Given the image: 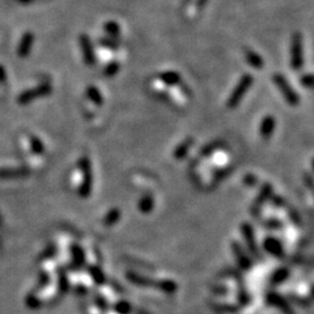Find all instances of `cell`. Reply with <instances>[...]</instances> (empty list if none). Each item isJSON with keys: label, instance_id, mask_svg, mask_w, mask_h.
Wrapping results in <instances>:
<instances>
[{"label": "cell", "instance_id": "obj_8", "mask_svg": "<svg viewBox=\"0 0 314 314\" xmlns=\"http://www.w3.org/2000/svg\"><path fill=\"white\" fill-rule=\"evenodd\" d=\"M245 56H246V61H247L248 64L252 67H254V69L260 70L264 66L263 58H262L260 54L255 53V51L247 50V51H246Z\"/></svg>", "mask_w": 314, "mask_h": 314}, {"label": "cell", "instance_id": "obj_4", "mask_svg": "<svg viewBox=\"0 0 314 314\" xmlns=\"http://www.w3.org/2000/svg\"><path fill=\"white\" fill-rule=\"evenodd\" d=\"M79 169L82 170L83 175H84V182L82 185V193L89 194L92 188V166H91V162L87 157H83L79 160Z\"/></svg>", "mask_w": 314, "mask_h": 314}, {"label": "cell", "instance_id": "obj_13", "mask_svg": "<svg viewBox=\"0 0 314 314\" xmlns=\"http://www.w3.org/2000/svg\"><path fill=\"white\" fill-rule=\"evenodd\" d=\"M98 43L100 45V47L109 50H118L120 48V45L111 38H100L98 40Z\"/></svg>", "mask_w": 314, "mask_h": 314}, {"label": "cell", "instance_id": "obj_1", "mask_svg": "<svg viewBox=\"0 0 314 314\" xmlns=\"http://www.w3.org/2000/svg\"><path fill=\"white\" fill-rule=\"evenodd\" d=\"M254 83V77L250 74H245L242 75V77L240 78V81L237 82V84L234 87L233 92L230 93L227 100V107L228 109H235L240 102L242 101V99L246 95V93L248 92V90L252 87Z\"/></svg>", "mask_w": 314, "mask_h": 314}, {"label": "cell", "instance_id": "obj_12", "mask_svg": "<svg viewBox=\"0 0 314 314\" xmlns=\"http://www.w3.org/2000/svg\"><path fill=\"white\" fill-rule=\"evenodd\" d=\"M119 71H120V63L118 61H111L110 63H107L105 69H104V75L106 77H114L115 75H118Z\"/></svg>", "mask_w": 314, "mask_h": 314}, {"label": "cell", "instance_id": "obj_16", "mask_svg": "<svg viewBox=\"0 0 314 314\" xmlns=\"http://www.w3.org/2000/svg\"><path fill=\"white\" fill-rule=\"evenodd\" d=\"M245 183L247 185H254L256 183V177L254 176V175H247V176L245 177Z\"/></svg>", "mask_w": 314, "mask_h": 314}, {"label": "cell", "instance_id": "obj_3", "mask_svg": "<svg viewBox=\"0 0 314 314\" xmlns=\"http://www.w3.org/2000/svg\"><path fill=\"white\" fill-rule=\"evenodd\" d=\"M290 64L293 70H300L304 65L303 38L300 33L292 35L291 48H290Z\"/></svg>", "mask_w": 314, "mask_h": 314}, {"label": "cell", "instance_id": "obj_6", "mask_svg": "<svg viewBox=\"0 0 314 314\" xmlns=\"http://www.w3.org/2000/svg\"><path fill=\"white\" fill-rule=\"evenodd\" d=\"M275 127H276V119L273 118L272 115H265L260 125V134L262 138L269 140V138L271 137L273 130H275Z\"/></svg>", "mask_w": 314, "mask_h": 314}, {"label": "cell", "instance_id": "obj_10", "mask_svg": "<svg viewBox=\"0 0 314 314\" xmlns=\"http://www.w3.org/2000/svg\"><path fill=\"white\" fill-rule=\"evenodd\" d=\"M86 95H87V98H89L94 105L101 106L102 104H104V97H102L101 92L93 85L87 87Z\"/></svg>", "mask_w": 314, "mask_h": 314}, {"label": "cell", "instance_id": "obj_9", "mask_svg": "<svg viewBox=\"0 0 314 314\" xmlns=\"http://www.w3.org/2000/svg\"><path fill=\"white\" fill-rule=\"evenodd\" d=\"M193 142L194 141L192 140V138H188V140H185V141H183L182 143H180V145L176 147V149L173 150V153H172L173 157L178 161L184 160V158L186 157V155L189 154V150H190L191 146H192Z\"/></svg>", "mask_w": 314, "mask_h": 314}, {"label": "cell", "instance_id": "obj_7", "mask_svg": "<svg viewBox=\"0 0 314 314\" xmlns=\"http://www.w3.org/2000/svg\"><path fill=\"white\" fill-rule=\"evenodd\" d=\"M158 79L166 86H176L182 82L181 75L176 71H164V73L160 74Z\"/></svg>", "mask_w": 314, "mask_h": 314}, {"label": "cell", "instance_id": "obj_11", "mask_svg": "<svg viewBox=\"0 0 314 314\" xmlns=\"http://www.w3.org/2000/svg\"><path fill=\"white\" fill-rule=\"evenodd\" d=\"M104 30L107 35H110V37L112 38H117L120 35L121 29L120 26H119L118 22L115 21H107L104 23Z\"/></svg>", "mask_w": 314, "mask_h": 314}, {"label": "cell", "instance_id": "obj_14", "mask_svg": "<svg viewBox=\"0 0 314 314\" xmlns=\"http://www.w3.org/2000/svg\"><path fill=\"white\" fill-rule=\"evenodd\" d=\"M221 146H222V142L221 141H213V142L208 143V145H206L204 148L200 150V154L202 155V156L207 157V156H210L211 154L216 152V150L220 149Z\"/></svg>", "mask_w": 314, "mask_h": 314}, {"label": "cell", "instance_id": "obj_15", "mask_svg": "<svg viewBox=\"0 0 314 314\" xmlns=\"http://www.w3.org/2000/svg\"><path fill=\"white\" fill-rule=\"evenodd\" d=\"M300 84L307 89H311L313 85V76L311 74H305L300 78Z\"/></svg>", "mask_w": 314, "mask_h": 314}, {"label": "cell", "instance_id": "obj_17", "mask_svg": "<svg viewBox=\"0 0 314 314\" xmlns=\"http://www.w3.org/2000/svg\"><path fill=\"white\" fill-rule=\"evenodd\" d=\"M207 2H208V0H198V3H197V7H198V9H199V10H201L202 7L205 6V4L207 3Z\"/></svg>", "mask_w": 314, "mask_h": 314}, {"label": "cell", "instance_id": "obj_2", "mask_svg": "<svg viewBox=\"0 0 314 314\" xmlns=\"http://www.w3.org/2000/svg\"><path fill=\"white\" fill-rule=\"evenodd\" d=\"M272 81L273 83H275V85L278 87V90H280L281 94L283 95L285 101L288 102L290 106L295 107V106L299 105V102H300L299 94L293 90V87L290 85L288 79H286L283 75H281V74L273 75Z\"/></svg>", "mask_w": 314, "mask_h": 314}, {"label": "cell", "instance_id": "obj_5", "mask_svg": "<svg viewBox=\"0 0 314 314\" xmlns=\"http://www.w3.org/2000/svg\"><path fill=\"white\" fill-rule=\"evenodd\" d=\"M79 45H81V49L83 53V58L84 62L89 66H92L95 64V54L92 46V42L89 39L87 35H81L79 38Z\"/></svg>", "mask_w": 314, "mask_h": 314}]
</instances>
